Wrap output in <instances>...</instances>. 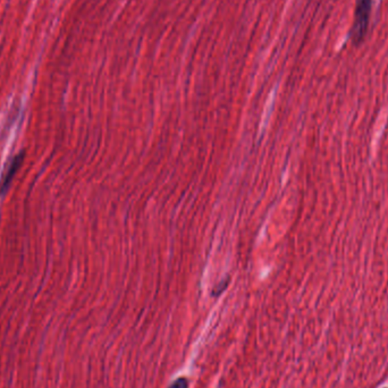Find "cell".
<instances>
[{
    "label": "cell",
    "mask_w": 388,
    "mask_h": 388,
    "mask_svg": "<svg viewBox=\"0 0 388 388\" xmlns=\"http://www.w3.org/2000/svg\"><path fill=\"white\" fill-rule=\"evenodd\" d=\"M371 0H356L354 23L352 27V40L359 44L365 39L370 18Z\"/></svg>",
    "instance_id": "1"
},
{
    "label": "cell",
    "mask_w": 388,
    "mask_h": 388,
    "mask_svg": "<svg viewBox=\"0 0 388 388\" xmlns=\"http://www.w3.org/2000/svg\"><path fill=\"white\" fill-rule=\"evenodd\" d=\"M22 156L15 157L14 159H13L12 162H11V166L8 167V173L5 175V177H4L3 182H1V184H0V188H1V193H3L4 188H6L7 186H8L9 183H11V181H12L13 176H14V174L16 173V171H18V167L21 166L22 162Z\"/></svg>",
    "instance_id": "2"
},
{
    "label": "cell",
    "mask_w": 388,
    "mask_h": 388,
    "mask_svg": "<svg viewBox=\"0 0 388 388\" xmlns=\"http://www.w3.org/2000/svg\"><path fill=\"white\" fill-rule=\"evenodd\" d=\"M188 380H186V378H180V380H177L176 382H173L172 384L171 387L169 388H188Z\"/></svg>",
    "instance_id": "3"
}]
</instances>
